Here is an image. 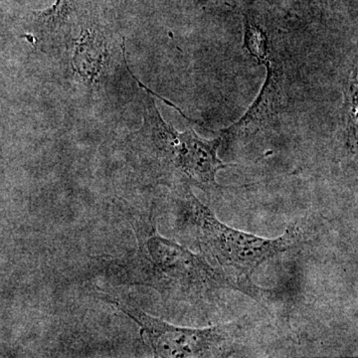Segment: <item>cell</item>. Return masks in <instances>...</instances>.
<instances>
[{
  "mask_svg": "<svg viewBox=\"0 0 358 358\" xmlns=\"http://www.w3.org/2000/svg\"><path fill=\"white\" fill-rule=\"evenodd\" d=\"M179 232L195 242L200 254L219 267L251 279L259 267L296 248L303 239L296 226H289L277 238H264L238 230L219 220L213 210L193 193L192 188L173 190ZM227 271V270H226Z\"/></svg>",
  "mask_w": 358,
  "mask_h": 358,
  "instance_id": "3957f363",
  "label": "cell"
},
{
  "mask_svg": "<svg viewBox=\"0 0 358 358\" xmlns=\"http://www.w3.org/2000/svg\"><path fill=\"white\" fill-rule=\"evenodd\" d=\"M87 16L82 0H56L50 8L33 13L32 31L26 37L41 50L63 54Z\"/></svg>",
  "mask_w": 358,
  "mask_h": 358,
  "instance_id": "8992f818",
  "label": "cell"
},
{
  "mask_svg": "<svg viewBox=\"0 0 358 358\" xmlns=\"http://www.w3.org/2000/svg\"><path fill=\"white\" fill-rule=\"evenodd\" d=\"M126 270L129 282L150 287L166 300L203 303L230 289L262 301L270 294L251 279L213 267L201 254L160 236L155 228L141 235L138 252Z\"/></svg>",
  "mask_w": 358,
  "mask_h": 358,
  "instance_id": "7a4b0ae2",
  "label": "cell"
},
{
  "mask_svg": "<svg viewBox=\"0 0 358 358\" xmlns=\"http://www.w3.org/2000/svg\"><path fill=\"white\" fill-rule=\"evenodd\" d=\"M120 310L141 327L155 357H227L241 345L245 329L239 322L192 329L176 327L152 317L134 303L113 300Z\"/></svg>",
  "mask_w": 358,
  "mask_h": 358,
  "instance_id": "277c9868",
  "label": "cell"
},
{
  "mask_svg": "<svg viewBox=\"0 0 358 358\" xmlns=\"http://www.w3.org/2000/svg\"><path fill=\"white\" fill-rule=\"evenodd\" d=\"M143 87L147 93L143 99V124L127 141L129 162L136 171L173 192L193 187L208 195L222 192L223 186L216 180L218 171L234 166L219 159L222 136L206 140L192 129L180 133L164 121L152 92Z\"/></svg>",
  "mask_w": 358,
  "mask_h": 358,
  "instance_id": "6da1fadb",
  "label": "cell"
},
{
  "mask_svg": "<svg viewBox=\"0 0 358 358\" xmlns=\"http://www.w3.org/2000/svg\"><path fill=\"white\" fill-rule=\"evenodd\" d=\"M114 40L112 32L87 16L63 52L74 76L88 88L102 84L110 74Z\"/></svg>",
  "mask_w": 358,
  "mask_h": 358,
  "instance_id": "5b68a950",
  "label": "cell"
},
{
  "mask_svg": "<svg viewBox=\"0 0 358 358\" xmlns=\"http://www.w3.org/2000/svg\"><path fill=\"white\" fill-rule=\"evenodd\" d=\"M345 105H343V117L346 143L350 145L352 150L357 152V68L352 71L345 86Z\"/></svg>",
  "mask_w": 358,
  "mask_h": 358,
  "instance_id": "52a82bcc",
  "label": "cell"
}]
</instances>
